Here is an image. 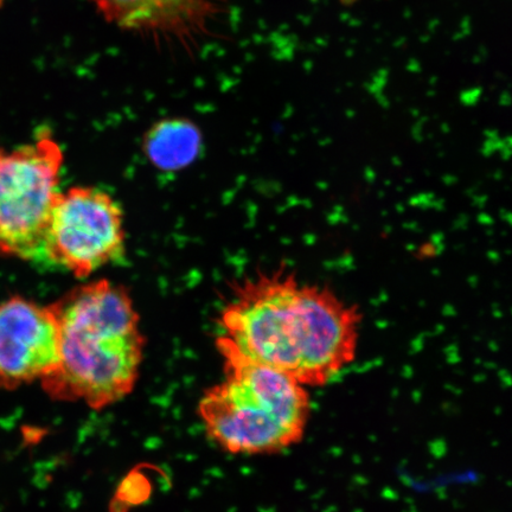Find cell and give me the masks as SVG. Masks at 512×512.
Segmentation results:
<instances>
[{
    "label": "cell",
    "mask_w": 512,
    "mask_h": 512,
    "mask_svg": "<svg viewBox=\"0 0 512 512\" xmlns=\"http://www.w3.org/2000/svg\"><path fill=\"white\" fill-rule=\"evenodd\" d=\"M2 4H3V0H0V6H2Z\"/></svg>",
    "instance_id": "9"
},
{
    "label": "cell",
    "mask_w": 512,
    "mask_h": 512,
    "mask_svg": "<svg viewBox=\"0 0 512 512\" xmlns=\"http://www.w3.org/2000/svg\"><path fill=\"white\" fill-rule=\"evenodd\" d=\"M123 210L107 192L76 187L61 192L51 214L47 259L86 278L125 251Z\"/></svg>",
    "instance_id": "5"
},
{
    "label": "cell",
    "mask_w": 512,
    "mask_h": 512,
    "mask_svg": "<svg viewBox=\"0 0 512 512\" xmlns=\"http://www.w3.org/2000/svg\"><path fill=\"white\" fill-rule=\"evenodd\" d=\"M0 156H2V152H0Z\"/></svg>",
    "instance_id": "10"
},
{
    "label": "cell",
    "mask_w": 512,
    "mask_h": 512,
    "mask_svg": "<svg viewBox=\"0 0 512 512\" xmlns=\"http://www.w3.org/2000/svg\"><path fill=\"white\" fill-rule=\"evenodd\" d=\"M63 153L49 134L0 156V254L47 259L46 241L59 191Z\"/></svg>",
    "instance_id": "4"
},
{
    "label": "cell",
    "mask_w": 512,
    "mask_h": 512,
    "mask_svg": "<svg viewBox=\"0 0 512 512\" xmlns=\"http://www.w3.org/2000/svg\"><path fill=\"white\" fill-rule=\"evenodd\" d=\"M223 380L202 396L198 412L211 440L232 454H270L303 440L311 416L309 390L216 339Z\"/></svg>",
    "instance_id": "3"
},
{
    "label": "cell",
    "mask_w": 512,
    "mask_h": 512,
    "mask_svg": "<svg viewBox=\"0 0 512 512\" xmlns=\"http://www.w3.org/2000/svg\"><path fill=\"white\" fill-rule=\"evenodd\" d=\"M59 317V366L50 389L93 408L130 394L139 379L145 339L139 315L123 286L108 280L76 288L54 304Z\"/></svg>",
    "instance_id": "2"
},
{
    "label": "cell",
    "mask_w": 512,
    "mask_h": 512,
    "mask_svg": "<svg viewBox=\"0 0 512 512\" xmlns=\"http://www.w3.org/2000/svg\"><path fill=\"white\" fill-rule=\"evenodd\" d=\"M203 136L194 121L166 118L146 132L143 149L159 170L178 171L195 162L202 151Z\"/></svg>",
    "instance_id": "8"
},
{
    "label": "cell",
    "mask_w": 512,
    "mask_h": 512,
    "mask_svg": "<svg viewBox=\"0 0 512 512\" xmlns=\"http://www.w3.org/2000/svg\"><path fill=\"white\" fill-rule=\"evenodd\" d=\"M118 28L159 38L189 40L207 29L220 0H91Z\"/></svg>",
    "instance_id": "7"
},
{
    "label": "cell",
    "mask_w": 512,
    "mask_h": 512,
    "mask_svg": "<svg viewBox=\"0 0 512 512\" xmlns=\"http://www.w3.org/2000/svg\"><path fill=\"white\" fill-rule=\"evenodd\" d=\"M60 342L54 305L19 297L0 303V382L46 380L59 366Z\"/></svg>",
    "instance_id": "6"
},
{
    "label": "cell",
    "mask_w": 512,
    "mask_h": 512,
    "mask_svg": "<svg viewBox=\"0 0 512 512\" xmlns=\"http://www.w3.org/2000/svg\"><path fill=\"white\" fill-rule=\"evenodd\" d=\"M360 325L357 306L329 288L266 274L236 288L221 313L220 336L310 388L325 386L354 362Z\"/></svg>",
    "instance_id": "1"
}]
</instances>
